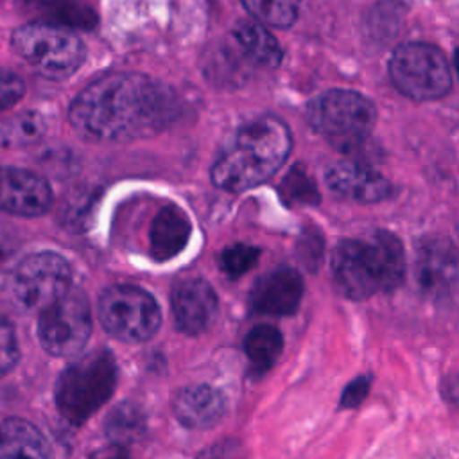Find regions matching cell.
Returning a JSON list of instances; mask_svg holds the SVG:
<instances>
[{"instance_id": "obj_1", "label": "cell", "mask_w": 459, "mask_h": 459, "mask_svg": "<svg viewBox=\"0 0 459 459\" xmlns=\"http://www.w3.org/2000/svg\"><path fill=\"white\" fill-rule=\"evenodd\" d=\"M176 111V97L165 84L136 72H113L74 99L68 118L86 142L126 143L161 131Z\"/></svg>"}, {"instance_id": "obj_2", "label": "cell", "mask_w": 459, "mask_h": 459, "mask_svg": "<svg viewBox=\"0 0 459 459\" xmlns=\"http://www.w3.org/2000/svg\"><path fill=\"white\" fill-rule=\"evenodd\" d=\"M292 136L283 120L265 115L242 126L221 149L212 167V181L228 192L253 188L289 158Z\"/></svg>"}, {"instance_id": "obj_3", "label": "cell", "mask_w": 459, "mask_h": 459, "mask_svg": "<svg viewBox=\"0 0 459 459\" xmlns=\"http://www.w3.org/2000/svg\"><path fill=\"white\" fill-rule=\"evenodd\" d=\"M332 276L337 289L353 301L391 292L405 278L403 246L385 230L341 240L332 253Z\"/></svg>"}, {"instance_id": "obj_4", "label": "cell", "mask_w": 459, "mask_h": 459, "mask_svg": "<svg viewBox=\"0 0 459 459\" xmlns=\"http://www.w3.org/2000/svg\"><path fill=\"white\" fill-rule=\"evenodd\" d=\"M117 360L108 350H95L66 366L56 384V407L70 425H82L113 394Z\"/></svg>"}, {"instance_id": "obj_5", "label": "cell", "mask_w": 459, "mask_h": 459, "mask_svg": "<svg viewBox=\"0 0 459 459\" xmlns=\"http://www.w3.org/2000/svg\"><path fill=\"white\" fill-rule=\"evenodd\" d=\"M14 52L43 77L61 81L77 72L86 57L84 41L66 27L29 22L11 38Z\"/></svg>"}, {"instance_id": "obj_6", "label": "cell", "mask_w": 459, "mask_h": 459, "mask_svg": "<svg viewBox=\"0 0 459 459\" xmlns=\"http://www.w3.org/2000/svg\"><path fill=\"white\" fill-rule=\"evenodd\" d=\"M307 118L332 145L353 151L368 140L377 111L373 102L359 91L330 90L308 104Z\"/></svg>"}, {"instance_id": "obj_7", "label": "cell", "mask_w": 459, "mask_h": 459, "mask_svg": "<svg viewBox=\"0 0 459 459\" xmlns=\"http://www.w3.org/2000/svg\"><path fill=\"white\" fill-rule=\"evenodd\" d=\"M102 328L124 342H143L156 335L161 325V310L156 299L136 285H111L97 303Z\"/></svg>"}, {"instance_id": "obj_8", "label": "cell", "mask_w": 459, "mask_h": 459, "mask_svg": "<svg viewBox=\"0 0 459 459\" xmlns=\"http://www.w3.org/2000/svg\"><path fill=\"white\" fill-rule=\"evenodd\" d=\"M70 264L57 253L27 255L11 273L7 289L11 299L27 312H43L72 287Z\"/></svg>"}, {"instance_id": "obj_9", "label": "cell", "mask_w": 459, "mask_h": 459, "mask_svg": "<svg viewBox=\"0 0 459 459\" xmlns=\"http://www.w3.org/2000/svg\"><path fill=\"white\" fill-rule=\"evenodd\" d=\"M393 84L414 100H434L452 86V75L445 56L429 43L411 41L400 45L389 59Z\"/></svg>"}, {"instance_id": "obj_10", "label": "cell", "mask_w": 459, "mask_h": 459, "mask_svg": "<svg viewBox=\"0 0 459 459\" xmlns=\"http://www.w3.org/2000/svg\"><path fill=\"white\" fill-rule=\"evenodd\" d=\"M91 335V308L84 292L70 289L38 319V339L54 357H74L82 351Z\"/></svg>"}, {"instance_id": "obj_11", "label": "cell", "mask_w": 459, "mask_h": 459, "mask_svg": "<svg viewBox=\"0 0 459 459\" xmlns=\"http://www.w3.org/2000/svg\"><path fill=\"white\" fill-rule=\"evenodd\" d=\"M414 280L420 292L434 305L459 303V251L452 240L427 235L418 242Z\"/></svg>"}, {"instance_id": "obj_12", "label": "cell", "mask_w": 459, "mask_h": 459, "mask_svg": "<svg viewBox=\"0 0 459 459\" xmlns=\"http://www.w3.org/2000/svg\"><path fill=\"white\" fill-rule=\"evenodd\" d=\"M52 204V190L36 172L0 167V210L18 217L43 215Z\"/></svg>"}, {"instance_id": "obj_13", "label": "cell", "mask_w": 459, "mask_h": 459, "mask_svg": "<svg viewBox=\"0 0 459 459\" xmlns=\"http://www.w3.org/2000/svg\"><path fill=\"white\" fill-rule=\"evenodd\" d=\"M170 307L178 330L188 335H197L208 330L215 321L219 299L208 281L188 278L174 287Z\"/></svg>"}, {"instance_id": "obj_14", "label": "cell", "mask_w": 459, "mask_h": 459, "mask_svg": "<svg viewBox=\"0 0 459 459\" xmlns=\"http://www.w3.org/2000/svg\"><path fill=\"white\" fill-rule=\"evenodd\" d=\"M301 274L287 265L276 267L260 276L249 294L253 312L264 316H290L298 310L303 298Z\"/></svg>"}, {"instance_id": "obj_15", "label": "cell", "mask_w": 459, "mask_h": 459, "mask_svg": "<svg viewBox=\"0 0 459 459\" xmlns=\"http://www.w3.org/2000/svg\"><path fill=\"white\" fill-rule=\"evenodd\" d=\"M326 183L335 194L362 204L384 201L391 194L389 181L378 170L355 160L332 165L326 170Z\"/></svg>"}, {"instance_id": "obj_16", "label": "cell", "mask_w": 459, "mask_h": 459, "mask_svg": "<svg viewBox=\"0 0 459 459\" xmlns=\"http://www.w3.org/2000/svg\"><path fill=\"white\" fill-rule=\"evenodd\" d=\"M226 412L224 394L208 384L186 385L172 398V414L186 429L208 430L215 427Z\"/></svg>"}, {"instance_id": "obj_17", "label": "cell", "mask_w": 459, "mask_h": 459, "mask_svg": "<svg viewBox=\"0 0 459 459\" xmlns=\"http://www.w3.org/2000/svg\"><path fill=\"white\" fill-rule=\"evenodd\" d=\"M192 224L183 210L176 206L161 208L151 222L149 247L158 262H167L179 255L190 240Z\"/></svg>"}, {"instance_id": "obj_18", "label": "cell", "mask_w": 459, "mask_h": 459, "mask_svg": "<svg viewBox=\"0 0 459 459\" xmlns=\"http://www.w3.org/2000/svg\"><path fill=\"white\" fill-rule=\"evenodd\" d=\"M0 459H54V454L38 427L22 418H9L0 425Z\"/></svg>"}, {"instance_id": "obj_19", "label": "cell", "mask_w": 459, "mask_h": 459, "mask_svg": "<svg viewBox=\"0 0 459 459\" xmlns=\"http://www.w3.org/2000/svg\"><path fill=\"white\" fill-rule=\"evenodd\" d=\"M23 11L36 22L52 23L66 29H91L97 14L88 0H22Z\"/></svg>"}, {"instance_id": "obj_20", "label": "cell", "mask_w": 459, "mask_h": 459, "mask_svg": "<svg viewBox=\"0 0 459 459\" xmlns=\"http://www.w3.org/2000/svg\"><path fill=\"white\" fill-rule=\"evenodd\" d=\"M233 38L240 50L256 65L274 68L281 63L283 50L280 43L260 22L240 20L233 27Z\"/></svg>"}, {"instance_id": "obj_21", "label": "cell", "mask_w": 459, "mask_h": 459, "mask_svg": "<svg viewBox=\"0 0 459 459\" xmlns=\"http://www.w3.org/2000/svg\"><path fill=\"white\" fill-rule=\"evenodd\" d=\"M244 351L255 373L269 371L283 351V335L273 325L253 326L244 339Z\"/></svg>"}, {"instance_id": "obj_22", "label": "cell", "mask_w": 459, "mask_h": 459, "mask_svg": "<svg viewBox=\"0 0 459 459\" xmlns=\"http://www.w3.org/2000/svg\"><path fill=\"white\" fill-rule=\"evenodd\" d=\"M45 131H47V120L39 113L23 111L0 124V145L25 147L39 142Z\"/></svg>"}, {"instance_id": "obj_23", "label": "cell", "mask_w": 459, "mask_h": 459, "mask_svg": "<svg viewBox=\"0 0 459 459\" xmlns=\"http://www.w3.org/2000/svg\"><path fill=\"white\" fill-rule=\"evenodd\" d=\"M104 429L111 443L126 446L127 443L138 439L145 430V418L136 405L124 402L109 411Z\"/></svg>"}, {"instance_id": "obj_24", "label": "cell", "mask_w": 459, "mask_h": 459, "mask_svg": "<svg viewBox=\"0 0 459 459\" xmlns=\"http://www.w3.org/2000/svg\"><path fill=\"white\" fill-rule=\"evenodd\" d=\"M242 4L256 22L280 29L292 25L301 9V0H242Z\"/></svg>"}, {"instance_id": "obj_25", "label": "cell", "mask_w": 459, "mask_h": 459, "mask_svg": "<svg viewBox=\"0 0 459 459\" xmlns=\"http://www.w3.org/2000/svg\"><path fill=\"white\" fill-rule=\"evenodd\" d=\"M260 249L247 244H233L221 253V269L230 278H238L246 274L258 260Z\"/></svg>"}, {"instance_id": "obj_26", "label": "cell", "mask_w": 459, "mask_h": 459, "mask_svg": "<svg viewBox=\"0 0 459 459\" xmlns=\"http://www.w3.org/2000/svg\"><path fill=\"white\" fill-rule=\"evenodd\" d=\"M281 194L289 203L316 204L319 201L317 186L303 169H292L281 185Z\"/></svg>"}, {"instance_id": "obj_27", "label": "cell", "mask_w": 459, "mask_h": 459, "mask_svg": "<svg viewBox=\"0 0 459 459\" xmlns=\"http://www.w3.org/2000/svg\"><path fill=\"white\" fill-rule=\"evenodd\" d=\"M20 359L18 339L13 323L0 314V378L11 373Z\"/></svg>"}, {"instance_id": "obj_28", "label": "cell", "mask_w": 459, "mask_h": 459, "mask_svg": "<svg viewBox=\"0 0 459 459\" xmlns=\"http://www.w3.org/2000/svg\"><path fill=\"white\" fill-rule=\"evenodd\" d=\"M25 93L23 79L5 68H0V111L13 108Z\"/></svg>"}, {"instance_id": "obj_29", "label": "cell", "mask_w": 459, "mask_h": 459, "mask_svg": "<svg viewBox=\"0 0 459 459\" xmlns=\"http://www.w3.org/2000/svg\"><path fill=\"white\" fill-rule=\"evenodd\" d=\"M371 380H373L371 375H359L353 380H350L341 391L339 409H357L369 394Z\"/></svg>"}, {"instance_id": "obj_30", "label": "cell", "mask_w": 459, "mask_h": 459, "mask_svg": "<svg viewBox=\"0 0 459 459\" xmlns=\"http://www.w3.org/2000/svg\"><path fill=\"white\" fill-rule=\"evenodd\" d=\"M298 258L308 271H317L323 258V238L317 233H303L298 242Z\"/></svg>"}, {"instance_id": "obj_31", "label": "cell", "mask_w": 459, "mask_h": 459, "mask_svg": "<svg viewBox=\"0 0 459 459\" xmlns=\"http://www.w3.org/2000/svg\"><path fill=\"white\" fill-rule=\"evenodd\" d=\"M20 240L13 228L0 222V269L5 267L18 253Z\"/></svg>"}, {"instance_id": "obj_32", "label": "cell", "mask_w": 459, "mask_h": 459, "mask_svg": "<svg viewBox=\"0 0 459 459\" xmlns=\"http://www.w3.org/2000/svg\"><path fill=\"white\" fill-rule=\"evenodd\" d=\"M439 393L448 405L459 409V373L445 375L439 384Z\"/></svg>"}, {"instance_id": "obj_33", "label": "cell", "mask_w": 459, "mask_h": 459, "mask_svg": "<svg viewBox=\"0 0 459 459\" xmlns=\"http://www.w3.org/2000/svg\"><path fill=\"white\" fill-rule=\"evenodd\" d=\"M88 459H131V457H129V452L126 446L111 443L109 446H104V448L93 452Z\"/></svg>"}, {"instance_id": "obj_34", "label": "cell", "mask_w": 459, "mask_h": 459, "mask_svg": "<svg viewBox=\"0 0 459 459\" xmlns=\"http://www.w3.org/2000/svg\"><path fill=\"white\" fill-rule=\"evenodd\" d=\"M455 68H457V74H459V48L455 50Z\"/></svg>"}, {"instance_id": "obj_35", "label": "cell", "mask_w": 459, "mask_h": 459, "mask_svg": "<svg viewBox=\"0 0 459 459\" xmlns=\"http://www.w3.org/2000/svg\"><path fill=\"white\" fill-rule=\"evenodd\" d=\"M457 233H459V224H457Z\"/></svg>"}]
</instances>
